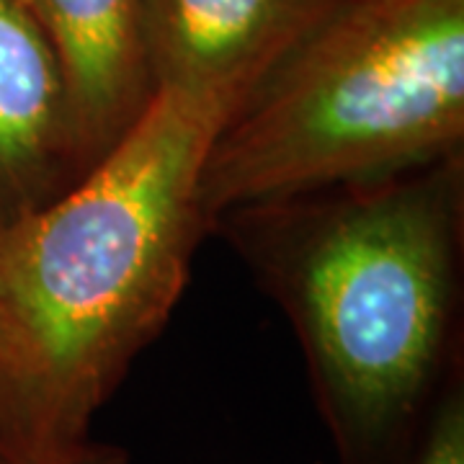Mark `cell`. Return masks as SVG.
Wrapping results in <instances>:
<instances>
[{"instance_id": "5", "label": "cell", "mask_w": 464, "mask_h": 464, "mask_svg": "<svg viewBox=\"0 0 464 464\" xmlns=\"http://www.w3.org/2000/svg\"><path fill=\"white\" fill-rule=\"evenodd\" d=\"M60 60L24 0H0V230L91 170Z\"/></svg>"}, {"instance_id": "6", "label": "cell", "mask_w": 464, "mask_h": 464, "mask_svg": "<svg viewBox=\"0 0 464 464\" xmlns=\"http://www.w3.org/2000/svg\"><path fill=\"white\" fill-rule=\"evenodd\" d=\"M65 72L91 166L155 96L145 0H24Z\"/></svg>"}, {"instance_id": "8", "label": "cell", "mask_w": 464, "mask_h": 464, "mask_svg": "<svg viewBox=\"0 0 464 464\" xmlns=\"http://www.w3.org/2000/svg\"><path fill=\"white\" fill-rule=\"evenodd\" d=\"M0 464H132L130 451L119 444H106V441H93L85 439L75 447L63 449L57 454L47 457H26V454H14L8 449L0 447Z\"/></svg>"}, {"instance_id": "7", "label": "cell", "mask_w": 464, "mask_h": 464, "mask_svg": "<svg viewBox=\"0 0 464 464\" xmlns=\"http://www.w3.org/2000/svg\"><path fill=\"white\" fill-rule=\"evenodd\" d=\"M405 464H464V384L462 374L441 395L426 431Z\"/></svg>"}, {"instance_id": "2", "label": "cell", "mask_w": 464, "mask_h": 464, "mask_svg": "<svg viewBox=\"0 0 464 464\" xmlns=\"http://www.w3.org/2000/svg\"><path fill=\"white\" fill-rule=\"evenodd\" d=\"M462 152L219 217L297 331L341 464H405L462 374Z\"/></svg>"}, {"instance_id": "3", "label": "cell", "mask_w": 464, "mask_h": 464, "mask_svg": "<svg viewBox=\"0 0 464 464\" xmlns=\"http://www.w3.org/2000/svg\"><path fill=\"white\" fill-rule=\"evenodd\" d=\"M464 0H341L217 130L201 212L219 217L459 155Z\"/></svg>"}, {"instance_id": "4", "label": "cell", "mask_w": 464, "mask_h": 464, "mask_svg": "<svg viewBox=\"0 0 464 464\" xmlns=\"http://www.w3.org/2000/svg\"><path fill=\"white\" fill-rule=\"evenodd\" d=\"M341 0H145L155 91L232 116Z\"/></svg>"}, {"instance_id": "1", "label": "cell", "mask_w": 464, "mask_h": 464, "mask_svg": "<svg viewBox=\"0 0 464 464\" xmlns=\"http://www.w3.org/2000/svg\"><path fill=\"white\" fill-rule=\"evenodd\" d=\"M222 124L215 106L158 88L81 181L0 230V447L47 457L91 439L188 282Z\"/></svg>"}]
</instances>
